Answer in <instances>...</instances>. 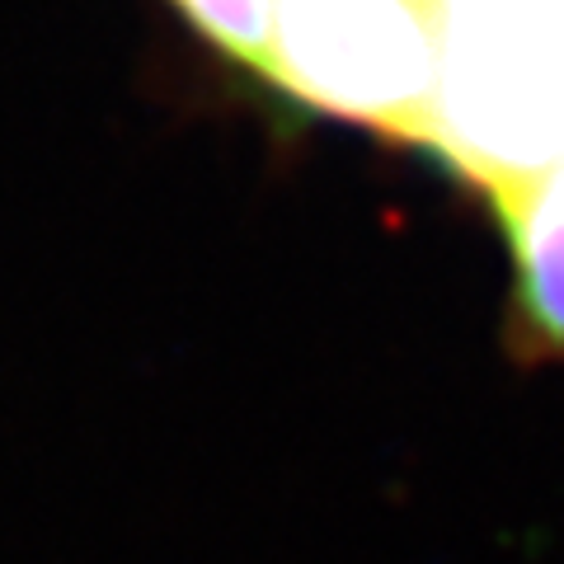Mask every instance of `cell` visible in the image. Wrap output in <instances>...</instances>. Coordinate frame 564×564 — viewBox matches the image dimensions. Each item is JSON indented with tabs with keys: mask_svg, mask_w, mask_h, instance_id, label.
I'll use <instances>...</instances> for the list:
<instances>
[{
	"mask_svg": "<svg viewBox=\"0 0 564 564\" xmlns=\"http://www.w3.org/2000/svg\"><path fill=\"white\" fill-rule=\"evenodd\" d=\"M513 254L508 344L527 367H564V161L499 212Z\"/></svg>",
	"mask_w": 564,
	"mask_h": 564,
	"instance_id": "3",
	"label": "cell"
},
{
	"mask_svg": "<svg viewBox=\"0 0 564 564\" xmlns=\"http://www.w3.org/2000/svg\"><path fill=\"white\" fill-rule=\"evenodd\" d=\"M433 141L494 217L564 161V0H423Z\"/></svg>",
	"mask_w": 564,
	"mask_h": 564,
	"instance_id": "1",
	"label": "cell"
},
{
	"mask_svg": "<svg viewBox=\"0 0 564 564\" xmlns=\"http://www.w3.org/2000/svg\"><path fill=\"white\" fill-rule=\"evenodd\" d=\"M269 80L315 113L423 151L433 141L423 0H273Z\"/></svg>",
	"mask_w": 564,
	"mask_h": 564,
	"instance_id": "2",
	"label": "cell"
},
{
	"mask_svg": "<svg viewBox=\"0 0 564 564\" xmlns=\"http://www.w3.org/2000/svg\"><path fill=\"white\" fill-rule=\"evenodd\" d=\"M203 39L245 70L269 80L273 57V0H170Z\"/></svg>",
	"mask_w": 564,
	"mask_h": 564,
	"instance_id": "4",
	"label": "cell"
}]
</instances>
